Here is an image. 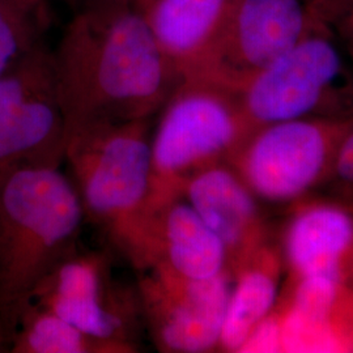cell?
Wrapping results in <instances>:
<instances>
[{
    "instance_id": "1",
    "label": "cell",
    "mask_w": 353,
    "mask_h": 353,
    "mask_svg": "<svg viewBox=\"0 0 353 353\" xmlns=\"http://www.w3.org/2000/svg\"><path fill=\"white\" fill-rule=\"evenodd\" d=\"M52 61L67 137L152 119L183 79L137 8L74 12Z\"/></svg>"
},
{
    "instance_id": "2",
    "label": "cell",
    "mask_w": 353,
    "mask_h": 353,
    "mask_svg": "<svg viewBox=\"0 0 353 353\" xmlns=\"http://www.w3.org/2000/svg\"><path fill=\"white\" fill-rule=\"evenodd\" d=\"M84 217L59 168L20 170L0 188V318L11 341L38 285L79 250Z\"/></svg>"
},
{
    "instance_id": "3",
    "label": "cell",
    "mask_w": 353,
    "mask_h": 353,
    "mask_svg": "<svg viewBox=\"0 0 353 353\" xmlns=\"http://www.w3.org/2000/svg\"><path fill=\"white\" fill-rule=\"evenodd\" d=\"M151 119L100 125L67 137L65 161L84 216L128 259L151 196Z\"/></svg>"
},
{
    "instance_id": "4",
    "label": "cell",
    "mask_w": 353,
    "mask_h": 353,
    "mask_svg": "<svg viewBox=\"0 0 353 353\" xmlns=\"http://www.w3.org/2000/svg\"><path fill=\"white\" fill-rule=\"evenodd\" d=\"M249 134L236 90L203 77H183L159 112L152 134L148 211L181 196L198 170L228 163Z\"/></svg>"
},
{
    "instance_id": "5",
    "label": "cell",
    "mask_w": 353,
    "mask_h": 353,
    "mask_svg": "<svg viewBox=\"0 0 353 353\" xmlns=\"http://www.w3.org/2000/svg\"><path fill=\"white\" fill-rule=\"evenodd\" d=\"M237 93L250 134L300 118L353 119V77L331 29L307 34Z\"/></svg>"
},
{
    "instance_id": "6",
    "label": "cell",
    "mask_w": 353,
    "mask_h": 353,
    "mask_svg": "<svg viewBox=\"0 0 353 353\" xmlns=\"http://www.w3.org/2000/svg\"><path fill=\"white\" fill-rule=\"evenodd\" d=\"M353 119L300 118L256 128L229 164L259 202L292 205L326 185Z\"/></svg>"
},
{
    "instance_id": "7",
    "label": "cell",
    "mask_w": 353,
    "mask_h": 353,
    "mask_svg": "<svg viewBox=\"0 0 353 353\" xmlns=\"http://www.w3.org/2000/svg\"><path fill=\"white\" fill-rule=\"evenodd\" d=\"M67 132L45 43L0 76V188L30 168H61Z\"/></svg>"
},
{
    "instance_id": "8",
    "label": "cell",
    "mask_w": 353,
    "mask_h": 353,
    "mask_svg": "<svg viewBox=\"0 0 353 353\" xmlns=\"http://www.w3.org/2000/svg\"><path fill=\"white\" fill-rule=\"evenodd\" d=\"M90 336L140 351L143 321L138 288L118 281L106 254H71L57 265L34 292L33 300Z\"/></svg>"
},
{
    "instance_id": "9",
    "label": "cell",
    "mask_w": 353,
    "mask_h": 353,
    "mask_svg": "<svg viewBox=\"0 0 353 353\" xmlns=\"http://www.w3.org/2000/svg\"><path fill=\"white\" fill-rule=\"evenodd\" d=\"M138 274L141 316L157 351H217L232 288L229 272L210 279L183 278L163 268Z\"/></svg>"
},
{
    "instance_id": "10",
    "label": "cell",
    "mask_w": 353,
    "mask_h": 353,
    "mask_svg": "<svg viewBox=\"0 0 353 353\" xmlns=\"http://www.w3.org/2000/svg\"><path fill=\"white\" fill-rule=\"evenodd\" d=\"M303 0H241L199 74L239 92L314 30Z\"/></svg>"
},
{
    "instance_id": "11",
    "label": "cell",
    "mask_w": 353,
    "mask_h": 353,
    "mask_svg": "<svg viewBox=\"0 0 353 353\" xmlns=\"http://www.w3.org/2000/svg\"><path fill=\"white\" fill-rule=\"evenodd\" d=\"M127 261L138 272L163 268L189 279L229 272L223 242L182 195L147 212Z\"/></svg>"
},
{
    "instance_id": "12",
    "label": "cell",
    "mask_w": 353,
    "mask_h": 353,
    "mask_svg": "<svg viewBox=\"0 0 353 353\" xmlns=\"http://www.w3.org/2000/svg\"><path fill=\"white\" fill-rule=\"evenodd\" d=\"M182 196L223 242L232 276L270 241L261 202L229 163L210 165L189 176Z\"/></svg>"
},
{
    "instance_id": "13",
    "label": "cell",
    "mask_w": 353,
    "mask_h": 353,
    "mask_svg": "<svg viewBox=\"0 0 353 353\" xmlns=\"http://www.w3.org/2000/svg\"><path fill=\"white\" fill-rule=\"evenodd\" d=\"M279 246L287 280L330 276L345 280L353 265V211L334 199L290 205Z\"/></svg>"
},
{
    "instance_id": "14",
    "label": "cell",
    "mask_w": 353,
    "mask_h": 353,
    "mask_svg": "<svg viewBox=\"0 0 353 353\" xmlns=\"http://www.w3.org/2000/svg\"><path fill=\"white\" fill-rule=\"evenodd\" d=\"M241 0H139L137 10L182 77L198 75Z\"/></svg>"
},
{
    "instance_id": "15",
    "label": "cell",
    "mask_w": 353,
    "mask_h": 353,
    "mask_svg": "<svg viewBox=\"0 0 353 353\" xmlns=\"http://www.w3.org/2000/svg\"><path fill=\"white\" fill-rule=\"evenodd\" d=\"M284 263L278 245H262L232 276V288L220 335V352L239 353L256 325L275 307Z\"/></svg>"
},
{
    "instance_id": "16",
    "label": "cell",
    "mask_w": 353,
    "mask_h": 353,
    "mask_svg": "<svg viewBox=\"0 0 353 353\" xmlns=\"http://www.w3.org/2000/svg\"><path fill=\"white\" fill-rule=\"evenodd\" d=\"M11 353H128L90 336L39 303L26 306L11 341Z\"/></svg>"
},
{
    "instance_id": "17",
    "label": "cell",
    "mask_w": 353,
    "mask_h": 353,
    "mask_svg": "<svg viewBox=\"0 0 353 353\" xmlns=\"http://www.w3.org/2000/svg\"><path fill=\"white\" fill-rule=\"evenodd\" d=\"M51 24L49 0H0V76L46 43Z\"/></svg>"
},
{
    "instance_id": "18",
    "label": "cell",
    "mask_w": 353,
    "mask_h": 353,
    "mask_svg": "<svg viewBox=\"0 0 353 353\" xmlns=\"http://www.w3.org/2000/svg\"><path fill=\"white\" fill-rule=\"evenodd\" d=\"M326 185L332 190L334 198L331 199L353 211V122L341 141V150Z\"/></svg>"
},
{
    "instance_id": "19",
    "label": "cell",
    "mask_w": 353,
    "mask_h": 353,
    "mask_svg": "<svg viewBox=\"0 0 353 353\" xmlns=\"http://www.w3.org/2000/svg\"><path fill=\"white\" fill-rule=\"evenodd\" d=\"M283 352L281 321L276 306L252 330L239 353Z\"/></svg>"
},
{
    "instance_id": "20",
    "label": "cell",
    "mask_w": 353,
    "mask_h": 353,
    "mask_svg": "<svg viewBox=\"0 0 353 353\" xmlns=\"http://www.w3.org/2000/svg\"><path fill=\"white\" fill-rule=\"evenodd\" d=\"M310 20L319 28H328L350 0H303Z\"/></svg>"
},
{
    "instance_id": "21",
    "label": "cell",
    "mask_w": 353,
    "mask_h": 353,
    "mask_svg": "<svg viewBox=\"0 0 353 353\" xmlns=\"http://www.w3.org/2000/svg\"><path fill=\"white\" fill-rule=\"evenodd\" d=\"M330 28L331 30H335L341 45L353 61V0L348 1Z\"/></svg>"
},
{
    "instance_id": "22",
    "label": "cell",
    "mask_w": 353,
    "mask_h": 353,
    "mask_svg": "<svg viewBox=\"0 0 353 353\" xmlns=\"http://www.w3.org/2000/svg\"><path fill=\"white\" fill-rule=\"evenodd\" d=\"M67 4L77 11L96 8H137L139 0H65Z\"/></svg>"
},
{
    "instance_id": "23",
    "label": "cell",
    "mask_w": 353,
    "mask_h": 353,
    "mask_svg": "<svg viewBox=\"0 0 353 353\" xmlns=\"http://www.w3.org/2000/svg\"><path fill=\"white\" fill-rule=\"evenodd\" d=\"M10 350H11V339L0 318V353L10 352Z\"/></svg>"
},
{
    "instance_id": "24",
    "label": "cell",
    "mask_w": 353,
    "mask_h": 353,
    "mask_svg": "<svg viewBox=\"0 0 353 353\" xmlns=\"http://www.w3.org/2000/svg\"><path fill=\"white\" fill-rule=\"evenodd\" d=\"M347 281L353 285V265L351 267V271H350V274H348V278H347Z\"/></svg>"
}]
</instances>
